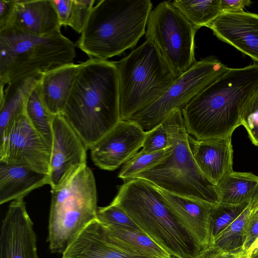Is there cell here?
Here are the masks:
<instances>
[{"mask_svg":"<svg viewBox=\"0 0 258 258\" xmlns=\"http://www.w3.org/2000/svg\"><path fill=\"white\" fill-rule=\"evenodd\" d=\"M97 216L106 225L142 231L123 209L111 203L106 207H98Z\"/></svg>","mask_w":258,"mask_h":258,"instance_id":"obj_31","label":"cell"},{"mask_svg":"<svg viewBox=\"0 0 258 258\" xmlns=\"http://www.w3.org/2000/svg\"><path fill=\"white\" fill-rule=\"evenodd\" d=\"M121 120H125L158 100L176 79L149 39L114 61Z\"/></svg>","mask_w":258,"mask_h":258,"instance_id":"obj_7","label":"cell"},{"mask_svg":"<svg viewBox=\"0 0 258 258\" xmlns=\"http://www.w3.org/2000/svg\"><path fill=\"white\" fill-rule=\"evenodd\" d=\"M42 74L35 72L19 78L1 92L0 135L17 117L25 113L29 96L40 82Z\"/></svg>","mask_w":258,"mask_h":258,"instance_id":"obj_22","label":"cell"},{"mask_svg":"<svg viewBox=\"0 0 258 258\" xmlns=\"http://www.w3.org/2000/svg\"><path fill=\"white\" fill-rule=\"evenodd\" d=\"M257 248H258V247Z\"/></svg>","mask_w":258,"mask_h":258,"instance_id":"obj_43","label":"cell"},{"mask_svg":"<svg viewBox=\"0 0 258 258\" xmlns=\"http://www.w3.org/2000/svg\"><path fill=\"white\" fill-rule=\"evenodd\" d=\"M258 238V218L250 216L247 225L246 237L243 250L248 252Z\"/></svg>","mask_w":258,"mask_h":258,"instance_id":"obj_35","label":"cell"},{"mask_svg":"<svg viewBox=\"0 0 258 258\" xmlns=\"http://www.w3.org/2000/svg\"><path fill=\"white\" fill-rule=\"evenodd\" d=\"M61 258H151L126 253L109 239L98 218L89 223L70 244Z\"/></svg>","mask_w":258,"mask_h":258,"instance_id":"obj_19","label":"cell"},{"mask_svg":"<svg viewBox=\"0 0 258 258\" xmlns=\"http://www.w3.org/2000/svg\"><path fill=\"white\" fill-rule=\"evenodd\" d=\"M172 147L153 153L142 150L126 162L118 177L124 181L133 179L136 175L156 165L171 153Z\"/></svg>","mask_w":258,"mask_h":258,"instance_id":"obj_29","label":"cell"},{"mask_svg":"<svg viewBox=\"0 0 258 258\" xmlns=\"http://www.w3.org/2000/svg\"><path fill=\"white\" fill-rule=\"evenodd\" d=\"M16 0L0 1V31L9 26L15 11Z\"/></svg>","mask_w":258,"mask_h":258,"instance_id":"obj_34","label":"cell"},{"mask_svg":"<svg viewBox=\"0 0 258 258\" xmlns=\"http://www.w3.org/2000/svg\"><path fill=\"white\" fill-rule=\"evenodd\" d=\"M25 113L34 128L51 148L53 138L52 123L54 115L48 111L43 103L40 82L29 96Z\"/></svg>","mask_w":258,"mask_h":258,"instance_id":"obj_25","label":"cell"},{"mask_svg":"<svg viewBox=\"0 0 258 258\" xmlns=\"http://www.w3.org/2000/svg\"><path fill=\"white\" fill-rule=\"evenodd\" d=\"M249 204L252 209L250 216L258 218V189L249 202Z\"/></svg>","mask_w":258,"mask_h":258,"instance_id":"obj_38","label":"cell"},{"mask_svg":"<svg viewBox=\"0 0 258 258\" xmlns=\"http://www.w3.org/2000/svg\"><path fill=\"white\" fill-rule=\"evenodd\" d=\"M94 3L95 0H72L67 26L81 33Z\"/></svg>","mask_w":258,"mask_h":258,"instance_id":"obj_32","label":"cell"},{"mask_svg":"<svg viewBox=\"0 0 258 258\" xmlns=\"http://www.w3.org/2000/svg\"><path fill=\"white\" fill-rule=\"evenodd\" d=\"M251 3L249 0H220V7L222 13L239 12Z\"/></svg>","mask_w":258,"mask_h":258,"instance_id":"obj_37","label":"cell"},{"mask_svg":"<svg viewBox=\"0 0 258 258\" xmlns=\"http://www.w3.org/2000/svg\"><path fill=\"white\" fill-rule=\"evenodd\" d=\"M239 258H248V252L243 251L239 256Z\"/></svg>","mask_w":258,"mask_h":258,"instance_id":"obj_40","label":"cell"},{"mask_svg":"<svg viewBox=\"0 0 258 258\" xmlns=\"http://www.w3.org/2000/svg\"><path fill=\"white\" fill-rule=\"evenodd\" d=\"M158 188L201 249L203 250L210 245V217L212 208L215 205Z\"/></svg>","mask_w":258,"mask_h":258,"instance_id":"obj_18","label":"cell"},{"mask_svg":"<svg viewBox=\"0 0 258 258\" xmlns=\"http://www.w3.org/2000/svg\"><path fill=\"white\" fill-rule=\"evenodd\" d=\"M252 209L249 204L243 212L212 243L222 250L232 253L243 251L246 237L247 225Z\"/></svg>","mask_w":258,"mask_h":258,"instance_id":"obj_27","label":"cell"},{"mask_svg":"<svg viewBox=\"0 0 258 258\" xmlns=\"http://www.w3.org/2000/svg\"><path fill=\"white\" fill-rule=\"evenodd\" d=\"M214 34L258 63V15L223 12L208 26Z\"/></svg>","mask_w":258,"mask_h":258,"instance_id":"obj_15","label":"cell"},{"mask_svg":"<svg viewBox=\"0 0 258 258\" xmlns=\"http://www.w3.org/2000/svg\"><path fill=\"white\" fill-rule=\"evenodd\" d=\"M51 150L25 113L17 117L0 135V162L48 175Z\"/></svg>","mask_w":258,"mask_h":258,"instance_id":"obj_11","label":"cell"},{"mask_svg":"<svg viewBox=\"0 0 258 258\" xmlns=\"http://www.w3.org/2000/svg\"><path fill=\"white\" fill-rule=\"evenodd\" d=\"M172 3L198 30L207 27L222 13L220 0H175Z\"/></svg>","mask_w":258,"mask_h":258,"instance_id":"obj_26","label":"cell"},{"mask_svg":"<svg viewBox=\"0 0 258 258\" xmlns=\"http://www.w3.org/2000/svg\"><path fill=\"white\" fill-rule=\"evenodd\" d=\"M240 121L252 143L258 147V87L246 102Z\"/></svg>","mask_w":258,"mask_h":258,"instance_id":"obj_30","label":"cell"},{"mask_svg":"<svg viewBox=\"0 0 258 258\" xmlns=\"http://www.w3.org/2000/svg\"><path fill=\"white\" fill-rule=\"evenodd\" d=\"M33 226L24 199L13 201L2 221L0 258H39Z\"/></svg>","mask_w":258,"mask_h":258,"instance_id":"obj_14","label":"cell"},{"mask_svg":"<svg viewBox=\"0 0 258 258\" xmlns=\"http://www.w3.org/2000/svg\"><path fill=\"white\" fill-rule=\"evenodd\" d=\"M197 30L171 2L164 1L152 9L145 36L156 46L178 78L196 62L194 49Z\"/></svg>","mask_w":258,"mask_h":258,"instance_id":"obj_9","label":"cell"},{"mask_svg":"<svg viewBox=\"0 0 258 258\" xmlns=\"http://www.w3.org/2000/svg\"><path fill=\"white\" fill-rule=\"evenodd\" d=\"M170 147L167 131L163 122L153 129L146 132L142 151L145 153H153Z\"/></svg>","mask_w":258,"mask_h":258,"instance_id":"obj_33","label":"cell"},{"mask_svg":"<svg viewBox=\"0 0 258 258\" xmlns=\"http://www.w3.org/2000/svg\"><path fill=\"white\" fill-rule=\"evenodd\" d=\"M258 87V63L228 68L181 110L186 131L198 140L232 136L241 125L249 97Z\"/></svg>","mask_w":258,"mask_h":258,"instance_id":"obj_2","label":"cell"},{"mask_svg":"<svg viewBox=\"0 0 258 258\" xmlns=\"http://www.w3.org/2000/svg\"><path fill=\"white\" fill-rule=\"evenodd\" d=\"M75 47L60 31L38 36L11 27L0 31L1 92L5 85L22 76L44 74L73 62Z\"/></svg>","mask_w":258,"mask_h":258,"instance_id":"obj_6","label":"cell"},{"mask_svg":"<svg viewBox=\"0 0 258 258\" xmlns=\"http://www.w3.org/2000/svg\"><path fill=\"white\" fill-rule=\"evenodd\" d=\"M79 66L72 62L42 74L40 82L42 98L53 115L61 114L63 111Z\"/></svg>","mask_w":258,"mask_h":258,"instance_id":"obj_20","label":"cell"},{"mask_svg":"<svg viewBox=\"0 0 258 258\" xmlns=\"http://www.w3.org/2000/svg\"><path fill=\"white\" fill-rule=\"evenodd\" d=\"M248 252V258H258V248H255Z\"/></svg>","mask_w":258,"mask_h":258,"instance_id":"obj_39","label":"cell"},{"mask_svg":"<svg viewBox=\"0 0 258 258\" xmlns=\"http://www.w3.org/2000/svg\"><path fill=\"white\" fill-rule=\"evenodd\" d=\"M257 247H258V238H257V240H256V241L252 245V246H251V248L250 249V250H249L248 252H249V251H251L252 250L257 248Z\"/></svg>","mask_w":258,"mask_h":258,"instance_id":"obj_41","label":"cell"},{"mask_svg":"<svg viewBox=\"0 0 258 258\" xmlns=\"http://www.w3.org/2000/svg\"><path fill=\"white\" fill-rule=\"evenodd\" d=\"M167 131L170 155L133 179H144L172 194L216 205L217 186L202 172L191 152L182 111L174 110L163 121Z\"/></svg>","mask_w":258,"mask_h":258,"instance_id":"obj_5","label":"cell"},{"mask_svg":"<svg viewBox=\"0 0 258 258\" xmlns=\"http://www.w3.org/2000/svg\"><path fill=\"white\" fill-rule=\"evenodd\" d=\"M188 141L198 166L214 184L233 171L231 136L198 140L188 134Z\"/></svg>","mask_w":258,"mask_h":258,"instance_id":"obj_16","label":"cell"},{"mask_svg":"<svg viewBox=\"0 0 258 258\" xmlns=\"http://www.w3.org/2000/svg\"><path fill=\"white\" fill-rule=\"evenodd\" d=\"M8 27L44 36L60 31L61 25L51 0H16L15 11Z\"/></svg>","mask_w":258,"mask_h":258,"instance_id":"obj_17","label":"cell"},{"mask_svg":"<svg viewBox=\"0 0 258 258\" xmlns=\"http://www.w3.org/2000/svg\"><path fill=\"white\" fill-rule=\"evenodd\" d=\"M166 258H180V257H179L177 256H175L174 255H173V254H170L169 256H168Z\"/></svg>","mask_w":258,"mask_h":258,"instance_id":"obj_42","label":"cell"},{"mask_svg":"<svg viewBox=\"0 0 258 258\" xmlns=\"http://www.w3.org/2000/svg\"><path fill=\"white\" fill-rule=\"evenodd\" d=\"M146 135L136 123L121 120L90 149L91 159L101 169L115 170L138 153Z\"/></svg>","mask_w":258,"mask_h":258,"instance_id":"obj_13","label":"cell"},{"mask_svg":"<svg viewBox=\"0 0 258 258\" xmlns=\"http://www.w3.org/2000/svg\"><path fill=\"white\" fill-rule=\"evenodd\" d=\"M242 252L232 253L226 252L211 244L201 250L196 258H239Z\"/></svg>","mask_w":258,"mask_h":258,"instance_id":"obj_36","label":"cell"},{"mask_svg":"<svg viewBox=\"0 0 258 258\" xmlns=\"http://www.w3.org/2000/svg\"><path fill=\"white\" fill-rule=\"evenodd\" d=\"M104 225L110 241L126 253L151 258H166L170 255L143 231Z\"/></svg>","mask_w":258,"mask_h":258,"instance_id":"obj_23","label":"cell"},{"mask_svg":"<svg viewBox=\"0 0 258 258\" xmlns=\"http://www.w3.org/2000/svg\"><path fill=\"white\" fill-rule=\"evenodd\" d=\"M52 127L53 138L48 184L51 189H54L65 184L87 166L88 149L62 115L54 116Z\"/></svg>","mask_w":258,"mask_h":258,"instance_id":"obj_12","label":"cell"},{"mask_svg":"<svg viewBox=\"0 0 258 258\" xmlns=\"http://www.w3.org/2000/svg\"><path fill=\"white\" fill-rule=\"evenodd\" d=\"M220 203L237 205L249 202L258 189V175L233 171L217 184Z\"/></svg>","mask_w":258,"mask_h":258,"instance_id":"obj_24","label":"cell"},{"mask_svg":"<svg viewBox=\"0 0 258 258\" xmlns=\"http://www.w3.org/2000/svg\"><path fill=\"white\" fill-rule=\"evenodd\" d=\"M111 204L123 209L158 244L180 258H196L201 247L184 227L158 187L144 179L124 181Z\"/></svg>","mask_w":258,"mask_h":258,"instance_id":"obj_3","label":"cell"},{"mask_svg":"<svg viewBox=\"0 0 258 258\" xmlns=\"http://www.w3.org/2000/svg\"><path fill=\"white\" fill-rule=\"evenodd\" d=\"M90 149L120 120L114 61L90 58L80 63L61 114Z\"/></svg>","mask_w":258,"mask_h":258,"instance_id":"obj_1","label":"cell"},{"mask_svg":"<svg viewBox=\"0 0 258 258\" xmlns=\"http://www.w3.org/2000/svg\"><path fill=\"white\" fill-rule=\"evenodd\" d=\"M228 69L213 56L196 61L189 70L176 78L158 100L125 120L136 123L145 132L153 129L163 122L174 110H182Z\"/></svg>","mask_w":258,"mask_h":258,"instance_id":"obj_10","label":"cell"},{"mask_svg":"<svg viewBox=\"0 0 258 258\" xmlns=\"http://www.w3.org/2000/svg\"><path fill=\"white\" fill-rule=\"evenodd\" d=\"M150 0H101L95 6L76 42L90 58L107 60L133 48L146 33Z\"/></svg>","mask_w":258,"mask_h":258,"instance_id":"obj_4","label":"cell"},{"mask_svg":"<svg viewBox=\"0 0 258 258\" xmlns=\"http://www.w3.org/2000/svg\"><path fill=\"white\" fill-rule=\"evenodd\" d=\"M49 184L48 174L0 162V204L24 199L35 189Z\"/></svg>","mask_w":258,"mask_h":258,"instance_id":"obj_21","label":"cell"},{"mask_svg":"<svg viewBox=\"0 0 258 258\" xmlns=\"http://www.w3.org/2000/svg\"><path fill=\"white\" fill-rule=\"evenodd\" d=\"M249 203L237 205L219 203L213 207L210 217L211 244L243 212Z\"/></svg>","mask_w":258,"mask_h":258,"instance_id":"obj_28","label":"cell"},{"mask_svg":"<svg viewBox=\"0 0 258 258\" xmlns=\"http://www.w3.org/2000/svg\"><path fill=\"white\" fill-rule=\"evenodd\" d=\"M48 236L50 251L62 254L91 222L98 218L95 177L87 166L65 184L51 190Z\"/></svg>","mask_w":258,"mask_h":258,"instance_id":"obj_8","label":"cell"}]
</instances>
